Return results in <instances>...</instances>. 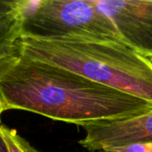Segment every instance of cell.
Masks as SVG:
<instances>
[{
	"instance_id": "1",
	"label": "cell",
	"mask_w": 152,
	"mask_h": 152,
	"mask_svg": "<svg viewBox=\"0 0 152 152\" xmlns=\"http://www.w3.org/2000/svg\"><path fill=\"white\" fill-rule=\"evenodd\" d=\"M6 110H20L84 126L121 121L152 110V103L14 50L0 61Z\"/></svg>"
},
{
	"instance_id": "2",
	"label": "cell",
	"mask_w": 152,
	"mask_h": 152,
	"mask_svg": "<svg viewBox=\"0 0 152 152\" xmlns=\"http://www.w3.org/2000/svg\"><path fill=\"white\" fill-rule=\"evenodd\" d=\"M15 49L152 103V62L122 42L20 37Z\"/></svg>"
},
{
	"instance_id": "3",
	"label": "cell",
	"mask_w": 152,
	"mask_h": 152,
	"mask_svg": "<svg viewBox=\"0 0 152 152\" xmlns=\"http://www.w3.org/2000/svg\"><path fill=\"white\" fill-rule=\"evenodd\" d=\"M20 37L122 42L112 21L94 0H26Z\"/></svg>"
},
{
	"instance_id": "4",
	"label": "cell",
	"mask_w": 152,
	"mask_h": 152,
	"mask_svg": "<svg viewBox=\"0 0 152 152\" xmlns=\"http://www.w3.org/2000/svg\"><path fill=\"white\" fill-rule=\"evenodd\" d=\"M120 40L152 62V0H94Z\"/></svg>"
},
{
	"instance_id": "5",
	"label": "cell",
	"mask_w": 152,
	"mask_h": 152,
	"mask_svg": "<svg viewBox=\"0 0 152 152\" xmlns=\"http://www.w3.org/2000/svg\"><path fill=\"white\" fill-rule=\"evenodd\" d=\"M82 127L86 135L78 142L91 152L132 143H152V110L121 121Z\"/></svg>"
},
{
	"instance_id": "6",
	"label": "cell",
	"mask_w": 152,
	"mask_h": 152,
	"mask_svg": "<svg viewBox=\"0 0 152 152\" xmlns=\"http://www.w3.org/2000/svg\"><path fill=\"white\" fill-rule=\"evenodd\" d=\"M26 0H0V61L12 53L21 36Z\"/></svg>"
},
{
	"instance_id": "7",
	"label": "cell",
	"mask_w": 152,
	"mask_h": 152,
	"mask_svg": "<svg viewBox=\"0 0 152 152\" xmlns=\"http://www.w3.org/2000/svg\"><path fill=\"white\" fill-rule=\"evenodd\" d=\"M0 134L5 142L9 152H40L21 137L16 130L6 126L0 125Z\"/></svg>"
},
{
	"instance_id": "8",
	"label": "cell",
	"mask_w": 152,
	"mask_h": 152,
	"mask_svg": "<svg viewBox=\"0 0 152 152\" xmlns=\"http://www.w3.org/2000/svg\"><path fill=\"white\" fill-rule=\"evenodd\" d=\"M100 152H152V143H132L106 148Z\"/></svg>"
},
{
	"instance_id": "9",
	"label": "cell",
	"mask_w": 152,
	"mask_h": 152,
	"mask_svg": "<svg viewBox=\"0 0 152 152\" xmlns=\"http://www.w3.org/2000/svg\"><path fill=\"white\" fill-rule=\"evenodd\" d=\"M0 152H9L7 145L5 143V142L4 141L3 137L0 134Z\"/></svg>"
},
{
	"instance_id": "10",
	"label": "cell",
	"mask_w": 152,
	"mask_h": 152,
	"mask_svg": "<svg viewBox=\"0 0 152 152\" xmlns=\"http://www.w3.org/2000/svg\"><path fill=\"white\" fill-rule=\"evenodd\" d=\"M6 110V108H5V105L4 103V101H3V98H2V95L0 94V125H1V115L4 111Z\"/></svg>"
}]
</instances>
